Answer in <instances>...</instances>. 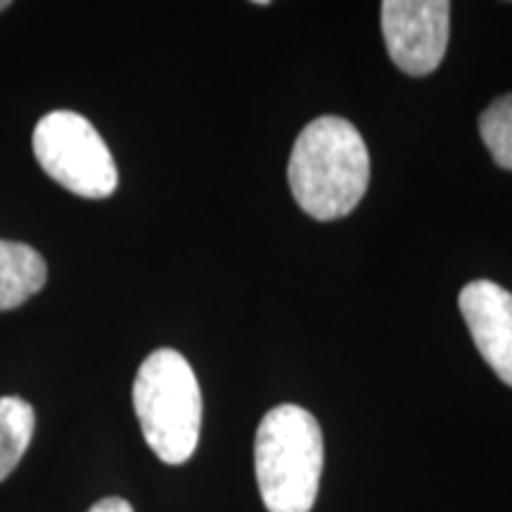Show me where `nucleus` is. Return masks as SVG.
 Returning a JSON list of instances; mask_svg holds the SVG:
<instances>
[{
	"label": "nucleus",
	"instance_id": "9",
	"mask_svg": "<svg viewBox=\"0 0 512 512\" xmlns=\"http://www.w3.org/2000/svg\"><path fill=\"white\" fill-rule=\"evenodd\" d=\"M479 136L494 162L512 171V93L496 98L479 117Z\"/></svg>",
	"mask_w": 512,
	"mask_h": 512
},
{
	"label": "nucleus",
	"instance_id": "6",
	"mask_svg": "<svg viewBox=\"0 0 512 512\" xmlns=\"http://www.w3.org/2000/svg\"><path fill=\"white\" fill-rule=\"evenodd\" d=\"M458 306L479 354L512 387V294L491 280H472Z\"/></svg>",
	"mask_w": 512,
	"mask_h": 512
},
{
	"label": "nucleus",
	"instance_id": "11",
	"mask_svg": "<svg viewBox=\"0 0 512 512\" xmlns=\"http://www.w3.org/2000/svg\"><path fill=\"white\" fill-rule=\"evenodd\" d=\"M5 8H10V3H8V0H0V12H3Z\"/></svg>",
	"mask_w": 512,
	"mask_h": 512
},
{
	"label": "nucleus",
	"instance_id": "10",
	"mask_svg": "<svg viewBox=\"0 0 512 512\" xmlns=\"http://www.w3.org/2000/svg\"><path fill=\"white\" fill-rule=\"evenodd\" d=\"M88 512H133L131 503L124 501V498H102V501H98L93 505L91 510Z\"/></svg>",
	"mask_w": 512,
	"mask_h": 512
},
{
	"label": "nucleus",
	"instance_id": "1",
	"mask_svg": "<svg viewBox=\"0 0 512 512\" xmlns=\"http://www.w3.org/2000/svg\"><path fill=\"white\" fill-rule=\"evenodd\" d=\"M287 181L294 200L311 219L335 221L349 216L368 190L366 140L347 119H313L292 147Z\"/></svg>",
	"mask_w": 512,
	"mask_h": 512
},
{
	"label": "nucleus",
	"instance_id": "4",
	"mask_svg": "<svg viewBox=\"0 0 512 512\" xmlns=\"http://www.w3.org/2000/svg\"><path fill=\"white\" fill-rule=\"evenodd\" d=\"M34 155L55 183L86 200H105L119 185L110 147L91 121L72 110H55L38 121Z\"/></svg>",
	"mask_w": 512,
	"mask_h": 512
},
{
	"label": "nucleus",
	"instance_id": "2",
	"mask_svg": "<svg viewBox=\"0 0 512 512\" xmlns=\"http://www.w3.org/2000/svg\"><path fill=\"white\" fill-rule=\"evenodd\" d=\"M254 470L268 512H311L323 475V432L302 406L264 415L254 441Z\"/></svg>",
	"mask_w": 512,
	"mask_h": 512
},
{
	"label": "nucleus",
	"instance_id": "7",
	"mask_svg": "<svg viewBox=\"0 0 512 512\" xmlns=\"http://www.w3.org/2000/svg\"><path fill=\"white\" fill-rule=\"evenodd\" d=\"M46 280L48 266L34 247L0 240V311L22 306L43 290Z\"/></svg>",
	"mask_w": 512,
	"mask_h": 512
},
{
	"label": "nucleus",
	"instance_id": "3",
	"mask_svg": "<svg viewBox=\"0 0 512 512\" xmlns=\"http://www.w3.org/2000/svg\"><path fill=\"white\" fill-rule=\"evenodd\" d=\"M133 408L152 453L166 465H183L200 444L202 392L195 370L174 349L145 358L133 382Z\"/></svg>",
	"mask_w": 512,
	"mask_h": 512
},
{
	"label": "nucleus",
	"instance_id": "5",
	"mask_svg": "<svg viewBox=\"0 0 512 512\" xmlns=\"http://www.w3.org/2000/svg\"><path fill=\"white\" fill-rule=\"evenodd\" d=\"M451 3L446 0H387L382 36L389 57L408 76H427L446 55Z\"/></svg>",
	"mask_w": 512,
	"mask_h": 512
},
{
	"label": "nucleus",
	"instance_id": "8",
	"mask_svg": "<svg viewBox=\"0 0 512 512\" xmlns=\"http://www.w3.org/2000/svg\"><path fill=\"white\" fill-rule=\"evenodd\" d=\"M36 430V413L19 396H0V482L24 458Z\"/></svg>",
	"mask_w": 512,
	"mask_h": 512
}]
</instances>
